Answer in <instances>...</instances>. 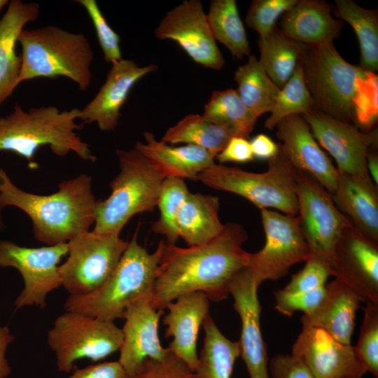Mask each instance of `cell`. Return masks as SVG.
Returning a JSON list of instances; mask_svg holds the SVG:
<instances>
[{"mask_svg":"<svg viewBox=\"0 0 378 378\" xmlns=\"http://www.w3.org/2000/svg\"><path fill=\"white\" fill-rule=\"evenodd\" d=\"M300 62L315 109L355 125L356 101L369 72L346 61L332 42L307 46Z\"/></svg>","mask_w":378,"mask_h":378,"instance_id":"52a82bcc","label":"cell"},{"mask_svg":"<svg viewBox=\"0 0 378 378\" xmlns=\"http://www.w3.org/2000/svg\"><path fill=\"white\" fill-rule=\"evenodd\" d=\"M125 378H198L188 366L170 350L161 360L146 359L139 369Z\"/></svg>","mask_w":378,"mask_h":378,"instance_id":"60d3db41","label":"cell"},{"mask_svg":"<svg viewBox=\"0 0 378 378\" xmlns=\"http://www.w3.org/2000/svg\"><path fill=\"white\" fill-rule=\"evenodd\" d=\"M360 336L354 346L366 372L378 378V304L366 301Z\"/></svg>","mask_w":378,"mask_h":378,"instance_id":"74e56055","label":"cell"},{"mask_svg":"<svg viewBox=\"0 0 378 378\" xmlns=\"http://www.w3.org/2000/svg\"><path fill=\"white\" fill-rule=\"evenodd\" d=\"M120 171L110 182V195L97 200L93 230L120 234L136 214L157 206L165 176L135 148L116 150Z\"/></svg>","mask_w":378,"mask_h":378,"instance_id":"8992f818","label":"cell"},{"mask_svg":"<svg viewBox=\"0 0 378 378\" xmlns=\"http://www.w3.org/2000/svg\"><path fill=\"white\" fill-rule=\"evenodd\" d=\"M332 197L337 209L356 228L378 241L377 186L369 175L339 173Z\"/></svg>","mask_w":378,"mask_h":378,"instance_id":"484cf974","label":"cell"},{"mask_svg":"<svg viewBox=\"0 0 378 378\" xmlns=\"http://www.w3.org/2000/svg\"><path fill=\"white\" fill-rule=\"evenodd\" d=\"M145 143L137 141L134 148L144 155L166 177L196 180L205 169L214 166L215 156L193 145L172 146L155 139L150 132L144 134Z\"/></svg>","mask_w":378,"mask_h":378,"instance_id":"4316f807","label":"cell"},{"mask_svg":"<svg viewBox=\"0 0 378 378\" xmlns=\"http://www.w3.org/2000/svg\"><path fill=\"white\" fill-rule=\"evenodd\" d=\"M80 109L60 111L55 106L32 107L27 111L16 104L12 112L0 117V151H10L24 158L29 167L36 169L37 150L49 146L56 155L70 152L85 161L94 162L89 144L76 132L83 124L76 122Z\"/></svg>","mask_w":378,"mask_h":378,"instance_id":"3957f363","label":"cell"},{"mask_svg":"<svg viewBox=\"0 0 378 378\" xmlns=\"http://www.w3.org/2000/svg\"><path fill=\"white\" fill-rule=\"evenodd\" d=\"M361 302L364 300L351 288L335 279L326 285L325 295L316 309L301 317L302 326L321 328L349 345Z\"/></svg>","mask_w":378,"mask_h":378,"instance_id":"603a6c76","label":"cell"},{"mask_svg":"<svg viewBox=\"0 0 378 378\" xmlns=\"http://www.w3.org/2000/svg\"><path fill=\"white\" fill-rule=\"evenodd\" d=\"M202 325L204 344L195 373L198 378H231L234 363L241 355L239 341L227 338L210 314Z\"/></svg>","mask_w":378,"mask_h":378,"instance_id":"f546056e","label":"cell"},{"mask_svg":"<svg viewBox=\"0 0 378 378\" xmlns=\"http://www.w3.org/2000/svg\"><path fill=\"white\" fill-rule=\"evenodd\" d=\"M237 91L244 104L258 117L270 112L280 88L270 79L254 55L234 73Z\"/></svg>","mask_w":378,"mask_h":378,"instance_id":"e575fe53","label":"cell"},{"mask_svg":"<svg viewBox=\"0 0 378 378\" xmlns=\"http://www.w3.org/2000/svg\"><path fill=\"white\" fill-rule=\"evenodd\" d=\"M291 351L314 378H362L367 372L354 346L337 341L318 328L302 326Z\"/></svg>","mask_w":378,"mask_h":378,"instance_id":"e0dca14e","label":"cell"},{"mask_svg":"<svg viewBox=\"0 0 378 378\" xmlns=\"http://www.w3.org/2000/svg\"><path fill=\"white\" fill-rule=\"evenodd\" d=\"M268 369L272 378H314L305 365L291 354L273 357Z\"/></svg>","mask_w":378,"mask_h":378,"instance_id":"ee69618b","label":"cell"},{"mask_svg":"<svg viewBox=\"0 0 378 378\" xmlns=\"http://www.w3.org/2000/svg\"><path fill=\"white\" fill-rule=\"evenodd\" d=\"M206 19L215 41L223 44L234 58L242 59L251 55L235 0L211 1Z\"/></svg>","mask_w":378,"mask_h":378,"instance_id":"836d02e7","label":"cell"},{"mask_svg":"<svg viewBox=\"0 0 378 378\" xmlns=\"http://www.w3.org/2000/svg\"><path fill=\"white\" fill-rule=\"evenodd\" d=\"M333 6L320 0H298L281 17V31L309 46L332 43L340 36L342 20L332 15Z\"/></svg>","mask_w":378,"mask_h":378,"instance_id":"cb8c5ba5","label":"cell"},{"mask_svg":"<svg viewBox=\"0 0 378 378\" xmlns=\"http://www.w3.org/2000/svg\"><path fill=\"white\" fill-rule=\"evenodd\" d=\"M260 284L248 267L233 279L229 293L234 299V308L241 323L239 341L241 355L250 378H270L267 346L260 325L261 306L258 297Z\"/></svg>","mask_w":378,"mask_h":378,"instance_id":"ac0fdd59","label":"cell"},{"mask_svg":"<svg viewBox=\"0 0 378 378\" xmlns=\"http://www.w3.org/2000/svg\"><path fill=\"white\" fill-rule=\"evenodd\" d=\"M128 242L120 234L93 230L78 234L67 242L68 258L59 266L62 286L72 295L94 291L112 274Z\"/></svg>","mask_w":378,"mask_h":378,"instance_id":"30bf717a","label":"cell"},{"mask_svg":"<svg viewBox=\"0 0 378 378\" xmlns=\"http://www.w3.org/2000/svg\"><path fill=\"white\" fill-rule=\"evenodd\" d=\"M126 376L118 361H106L76 368L67 378H125Z\"/></svg>","mask_w":378,"mask_h":378,"instance_id":"bcb514c9","label":"cell"},{"mask_svg":"<svg viewBox=\"0 0 378 378\" xmlns=\"http://www.w3.org/2000/svg\"><path fill=\"white\" fill-rule=\"evenodd\" d=\"M160 251L158 244L153 253H148L137 242L135 234L108 279L89 294L69 295L64 302V310L107 321L123 318L130 304L139 300H150Z\"/></svg>","mask_w":378,"mask_h":378,"instance_id":"277c9868","label":"cell"},{"mask_svg":"<svg viewBox=\"0 0 378 378\" xmlns=\"http://www.w3.org/2000/svg\"><path fill=\"white\" fill-rule=\"evenodd\" d=\"M67 254V243L29 248L0 240V267L15 268L24 281L14 303L17 309L34 305L46 307L48 295L62 286L58 265Z\"/></svg>","mask_w":378,"mask_h":378,"instance_id":"4fadbf2b","label":"cell"},{"mask_svg":"<svg viewBox=\"0 0 378 378\" xmlns=\"http://www.w3.org/2000/svg\"><path fill=\"white\" fill-rule=\"evenodd\" d=\"M314 100L306 85L300 59L288 81L277 94L265 127L273 130L283 118L292 115H304L314 109Z\"/></svg>","mask_w":378,"mask_h":378,"instance_id":"d590c367","label":"cell"},{"mask_svg":"<svg viewBox=\"0 0 378 378\" xmlns=\"http://www.w3.org/2000/svg\"><path fill=\"white\" fill-rule=\"evenodd\" d=\"M164 310H158L150 300L143 299L125 309L122 342L118 362L127 375L136 372L147 358L161 360L169 352L164 348L158 336V324Z\"/></svg>","mask_w":378,"mask_h":378,"instance_id":"44dd1931","label":"cell"},{"mask_svg":"<svg viewBox=\"0 0 378 378\" xmlns=\"http://www.w3.org/2000/svg\"><path fill=\"white\" fill-rule=\"evenodd\" d=\"M163 318L165 337H173L169 350L195 372L198 365L197 341L199 330L209 314V300L200 291L186 293L169 302Z\"/></svg>","mask_w":378,"mask_h":378,"instance_id":"7402d4cb","label":"cell"},{"mask_svg":"<svg viewBox=\"0 0 378 378\" xmlns=\"http://www.w3.org/2000/svg\"><path fill=\"white\" fill-rule=\"evenodd\" d=\"M18 43L22 48L18 83L36 78L65 77L80 91L92 80L94 52L83 33H74L55 25L23 29Z\"/></svg>","mask_w":378,"mask_h":378,"instance_id":"5b68a950","label":"cell"},{"mask_svg":"<svg viewBox=\"0 0 378 378\" xmlns=\"http://www.w3.org/2000/svg\"><path fill=\"white\" fill-rule=\"evenodd\" d=\"M15 337L7 326H0V378H6L11 368L6 356L8 345L13 342Z\"/></svg>","mask_w":378,"mask_h":378,"instance_id":"c3c4849f","label":"cell"},{"mask_svg":"<svg viewBox=\"0 0 378 378\" xmlns=\"http://www.w3.org/2000/svg\"><path fill=\"white\" fill-rule=\"evenodd\" d=\"M215 158L221 164L225 162L246 163L255 159L250 141L241 136L232 137Z\"/></svg>","mask_w":378,"mask_h":378,"instance_id":"f6af8a7d","label":"cell"},{"mask_svg":"<svg viewBox=\"0 0 378 378\" xmlns=\"http://www.w3.org/2000/svg\"><path fill=\"white\" fill-rule=\"evenodd\" d=\"M378 241L354 227L346 226L332 250L330 274L364 302L378 304Z\"/></svg>","mask_w":378,"mask_h":378,"instance_id":"5bb4252c","label":"cell"},{"mask_svg":"<svg viewBox=\"0 0 378 378\" xmlns=\"http://www.w3.org/2000/svg\"><path fill=\"white\" fill-rule=\"evenodd\" d=\"M122 337L114 321L65 311L48 330L47 342L55 354L57 370L69 372L79 359L99 361L118 351Z\"/></svg>","mask_w":378,"mask_h":378,"instance_id":"9c48e42d","label":"cell"},{"mask_svg":"<svg viewBox=\"0 0 378 378\" xmlns=\"http://www.w3.org/2000/svg\"><path fill=\"white\" fill-rule=\"evenodd\" d=\"M247 239L243 226L227 223L218 237L201 245L183 248L160 241L151 305L164 310L179 296L196 291L215 302L226 299L233 279L249 265L251 253L242 247Z\"/></svg>","mask_w":378,"mask_h":378,"instance_id":"6da1fadb","label":"cell"},{"mask_svg":"<svg viewBox=\"0 0 378 378\" xmlns=\"http://www.w3.org/2000/svg\"><path fill=\"white\" fill-rule=\"evenodd\" d=\"M250 144L254 158L259 160H269L279 150V145L265 134L255 135L251 140Z\"/></svg>","mask_w":378,"mask_h":378,"instance_id":"7dc6e473","label":"cell"},{"mask_svg":"<svg viewBox=\"0 0 378 378\" xmlns=\"http://www.w3.org/2000/svg\"><path fill=\"white\" fill-rule=\"evenodd\" d=\"M160 40H172L196 63L221 69L225 59L215 41L199 0H185L169 10L154 31Z\"/></svg>","mask_w":378,"mask_h":378,"instance_id":"9a60e30c","label":"cell"},{"mask_svg":"<svg viewBox=\"0 0 378 378\" xmlns=\"http://www.w3.org/2000/svg\"><path fill=\"white\" fill-rule=\"evenodd\" d=\"M58 190L38 195L18 187L0 169V199L4 207L15 206L31 219L35 239L46 246L65 244L89 231L95 221L97 200L92 178L86 174L62 181Z\"/></svg>","mask_w":378,"mask_h":378,"instance_id":"7a4b0ae2","label":"cell"},{"mask_svg":"<svg viewBox=\"0 0 378 378\" xmlns=\"http://www.w3.org/2000/svg\"><path fill=\"white\" fill-rule=\"evenodd\" d=\"M39 15L38 4L12 0L0 18V106L19 85L21 57L16 52L18 38L24 26Z\"/></svg>","mask_w":378,"mask_h":378,"instance_id":"d4e9b609","label":"cell"},{"mask_svg":"<svg viewBox=\"0 0 378 378\" xmlns=\"http://www.w3.org/2000/svg\"><path fill=\"white\" fill-rule=\"evenodd\" d=\"M196 180L214 189L239 195L260 209H274L298 216L296 169L280 147L278 153L268 160L264 172L215 164L198 174Z\"/></svg>","mask_w":378,"mask_h":378,"instance_id":"ba28073f","label":"cell"},{"mask_svg":"<svg viewBox=\"0 0 378 378\" xmlns=\"http://www.w3.org/2000/svg\"><path fill=\"white\" fill-rule=\"evenodd\" d=\"M281 150L295 168L314 178L331 195L335 190L339 172L322 150L301 115H292L277 125Z\"/></svg>","mask_w":378,"mask_h":378,"instance_id":"d6986e66","label":"cell"},{"mask_svg":"<svg viewBox=\"0 0 378 378\" xmlns=\"http://www.w3.org/2000/svg\"><path fill=\"white\" fill-rule=\"evenodd\" d=\"M332 13L354 30L359 43L360 66L368 72L378 69V12L366 9L351 0H335Z\"/></svg>","mask_w":378,"mask_h":378,"instance_id":"4dcf8cb0","label":"cell"},{"mask_svg":"<svg viewBox=\"0 0 378 378\" xmlns=\"http://www.w3.org/2000/svg\"><path fill=\"white\" fill-rule=\"evenodd\" d=\"M189 192L182 178L166 177L163 181L157 204L160 216L153 224L152 230L164 236L167 244H176L179 238L176 226L177 214Z\"/></svg>","mask_w":378,"mask_h":378,"instance_id":"8d00e7d4","label":"cell"},{"mask_svg":"<svg viewBox=\"0 0 378 378\" xmlns=\"http://www.w3.org/2000/svg\"><path fill=\"white\" fill-rule=\"evenodd\" d=\"M202 115L228 130L234 136L249 137L258 117L242 102L237 90H215L204 106Z\"/></svg>","mask_w":378,"mask_h":378,"instance_id":"1f68e13d","label":"cell"},{"mask_svg":"<svg viewBox=\"0 0 378 378\" xmlns=\"http://www.w3.org/2000/svg\"><path fill=\"white\" fill-rule=\"evenodd\" d=\"M9 1L8 0H0V10L6 5H8Z\"/></svg>","mask_w":378,"mask_h":378,"instance_id":"816d5d0a","label":"cell"},{"mask_svg":"<svg viewBox=\"0 0 378 378\" xmlns=\"http://www.w3.org/2000/svg\"><path fill=\"white\" fill-rule=\"evenodd\" d=\"M218 210V197L189 192L177 214L179 237L188 246H192L207 243L218 237L225 226L219 218Z\"/></svg>","mask_w":378,"mask_h":378,"instance_id":"83f0119b","label":"cell"},{"mask_svg":"<svg viewBox=\"0 0 378 378\" xmlns=\"http://www.w3.org/2000/svg\"><path fill=\"white\" fill-rule=\"evenodd\" d=\"M296 195L298 217L310 255L329 263L342 232L352 223L337 209L327 190L312 176L297 169Z\"/></svg>","mask_w":378,"mask_h":378,"instance_id":"8fae6325","label":"cell"},{"mask_svg":"<svg viewBox=\"0 0 378 378\" xmlns=\"http://www.w3.org/2000/svg\"><path fill=\"white\" fill-rule=\"evenodd\" d=\"M258 45L260 64L281 89L293 76L307 46L286 36L277 25L267 36L259 37Z\"/></svg>","mask_w":378,"mask_h":378,"instance_id":"f1b7e54d","label":"cell"},{"mask_svg":"<svg viewBox=\"0 0 378 378\" xmlns=\"http://www.w3.org/2000/svg\"><path fill=\"white\" fill-rule=\"evenodd\" d=\"M377 144L372 145L367 154V170L376 186H378V154Z\"/></svg>","mask_w":378,"mask_h":378,"instance_id":"681fc988","label":"cell"},{"mask_svg":"<svg viewBox=\"0 0 378 378\" xmlns=\"http://www.w3.org/2000/svg\"><path fill=\"white\" fill-rule=\"evenodd\" d=\"M321 147L336 162L339 173L369 175L367 154L377 144V129L365 132L356 125L326 115L316 109L302 115Z\"/></svg>","mask_w":378,"mask_h":378,"instance_id":"2e32d148","label":"cell"},{"mask_svg":"<svg viewBox=\"0 0 378 378\" xmlns=\"http://www.w3.org/2000/svg\"><path fill=\"white\" fill-rule=\"evenodd\" d=\"M298 0H253L247 10L246 26L257 31L259 37L267 36L276 25L278 18Z\"/></svg>","mask_w":378,"mask_h":378,"instance_id":"f35d334b","label":"cell"},{"mask_svg":"<svg viewBox=\"0 0 378 378\" xmlns=\"http://www.w3.org/2000/svg\"><path fill=\"white\" fill-rule=\"evenodd\" d=\"M233 136L228 130L209 121L202 115L188 114L169 127L160 141L167 144L197 146L216 158Z\"/></svg>","mask_w":378,"mask_h":378,"instance_id":"d6a6232c","label":"cell"},{"mask_svg":"<svg viewBox=\"0 0 378 378\" xmlns=\"http://www.w3.org/2000/svg\"><path fill=\"white\" fill-rule=\"evenodd\" d=\"M330 275L329 263L310 255L304 267L293 274L289 283L282 289L288 293L309 291L326 286Z\"/></svg>","mask_w":378,"mask_h":378,"instance_id":"b9f144b4","label":"cell"},{"mask_svg":"<svg viewBox=\"0 0 378 378\" xmlns=\"http://www.w3.org/2000/svg\"><path fill=\"white\" fill-rule=\"evenodd\" d=\"M88 14L95 29L104 60L115 63L121 59L120 36L111 27L95 0H77Z\"/></svg>","mask_w":378,"mask_h":378,"instance_id":"ab89813d","label":"cell"},{"mask_svg":"<svg viewBox=\"0 0 378 378\" xmlns=\"http://www.w3.org/2000/svg\"><path fill=\"white\" fill-rule=\"evenodd\" d=\"M158 68L155 64L140 66L133 59L123 58L113 63L104 83L80 109L78 120L83 124L96 123L103 132L113 131L118 125L120 110L132 88Z\"/></svg>","mask_w":378,"mask_h":378,"instance_id":"ffe728a7","label":"cell"},{"mask_svg":"<svg viewBox=\"0 0 378 378\" xmlns=\"http://www.w3.org/2000/svg\"><path fill=\"white\" fill-rule=\"evenodd\" d=\"M4 208L0 199V230H4L6 227L3 216Z\"/></svg>","mask_w":378,"mask_h":378,"instance_id":"f907efd6","label":"cell"},{"mask_svg":"<svg viewBox=\"0 0 378 378\" xmlns=\"http://www.w3.org/2000/svg\"><path fill=\"white\" fill-rule=\"evenodd\" d=\"M260 214L265 244L260 251L251 253L248 265L260 285L284 276L293 265L310 256L298 216L267 209H261Z\"/></svg>","mask_w":378,"mask_h":378,"instance_id":"7c38bea8","label":"cell"},{"mask_svg":"<svg viewBox=\"0 0 378 378\" xmlns=\"http://www.w3.org/2000/svg\"><path fill=\"white\" fill-rule=\"evenodd\" d=\"M326 293V286L309 291L288 293L282 289L274 292L275 309L291 316L296 311L309 314L319 304Z\"/></svg>","mask_w":378,"mask_h":378,"instance_id":"7bdbcfd3","label":"cell"}]
</instances>
